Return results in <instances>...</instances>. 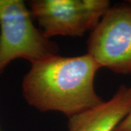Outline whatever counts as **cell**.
I'll list each match as a JSON object with an SVG mask.
<instances>
[{
  "label": "cell",
  "instance_id": "obj_1",
  "mask_svg": "<svg viewBox=\"0 0 131 131\" xmlns=\"http://www.w3.org/2000/svg\"><path fill=\"white\" fill-rule=\"evenodd\" d=\"M22 81V94L40 112H58L68 118L103 102L94 86L101 66L88 53L79 56L53 55L31 64Z\"/></svg>",
  "mask_w": 131,
  "mask_h": 131
},
{
  "label": "cell",
  "instance_id": "obj_2",
  "mask_svg": "<svg viewBox=\"0 0 131 131\" xmlns=\"http://www.w3.org/2000/svg\"><path fill=\"white\" fill-rule=\"evenodd\" d=\"M30 9L22 0H0V75L15 59L31 64L56 55L57 43L35 26Z\"/></svg>",
  "mask_w": 131,
  "mask_h": 131
},
{
  "label": "cell",
  "instance_id": "obj_3",
  "mask_svg": "<svg viewBox=\"0 0 131 131\" xmlns=\"http://www.w3.org/2000/svg\"><path fill=\"white\" fill-rule=\"evenodd\" d=\"M29 9L49 39L83 37L95 28L111 7L108 0H33Z\"/></svg>",
  "mask_w": 131,
  "mask_h": 131
},
{
  "label": "cell",
  "instance_id": "obj_4",
  "mask_svg": "<svg viewBox=\"0 0 131 131\" xmlns=\"http://www.w3.org/2000/svg\"><path fill=\"white\" fill-rule=\"evenodd\" d=\"M87 44L88 53L101 68L131 74V2L110 7Z\"/></svg>",
  "mask_w": 131,
  "mask_h": 131
},
{
  "label": "cell",
  "instance_id": "obj_5",
  "mask_svg": "<svg viewBox=\"0 0 131 131\" xmlns=\"http://www.w3.org/2000/svg\"><path fill=\"white\" fill-rule=\"evenodd\" d=\"M131 110V87L121 84L112 98L69 118V131H114Z\"/></svg>",
  "mask_w": 131,
  "mask_h": 131
},
{
  "label": "cell",
  "instance_id": "obj_6",
  "mask_svg": "<svg viewBox=\"0 0 131 131\" xmlns=\"http://www.w3.org/2000/svg\"><path fill=\"white\" fill-rule=\"evenodd\" d=\"M114 131H131V110Z\"/></svg>",
  "mask_w": 131,
  "mask_h": 131
},
{
  "label": "cell",
  "instance_id": "obj_7",
  "mask_svg": "<svg viewBox=\"0 0 131 131\" xmlns=\"http://www.w3.org/2000/svg\"><path fill=\"white\" fill-rule=\"evenodd\" d=\"M0 131H1V130H0Z\"/></svg>",
  "mask_w": 131,
  "mask_h": 131
}]
</instances>
